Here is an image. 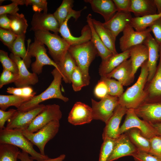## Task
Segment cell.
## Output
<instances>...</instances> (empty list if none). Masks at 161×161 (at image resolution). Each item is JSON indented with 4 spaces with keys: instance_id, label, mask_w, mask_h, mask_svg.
<instances>
[{
    "instance_id": "6da1fadb",
    "label": "cell",
    "mask_w": 161,
    "mask_h": 161,
    "mask_svg": "<svg viewBox=\"0 0 161 161\" xmlns=\"http://www.w3.org/2000/svg\"><path fill=\"white\" fill-rule=\"evenodd\" d=\"M147 61L141 65L140 74L136 82L119 98V104L127 109H135L145 100V89L149 74Z\"/></svg>"
},
{
    "instance_id": "7a4b0ae2",
    "label": "cell",
    "mask_w": 161,
    "mask_h": 161,
    "mask_svg": "<svg viewBox=\"0 0 161 161\" xmlns=\"http://www.w3.org/2000/svg\"><path fill=\"white\" fill-rule=\"evenodd\" d=\"M75 60L77 66L81 71L86 86L90 83L89 69L97 52L91 41L82 44L70 45L68 50Z\"/></svg>"
},
{
    "instance_id": "3957f363",
    "label": "cell",
    "mask_w": 161,
    "mask_h": 161,
    "mask_svg": "<svg viewBox=\"0 0 161 161\" xmlns=\"http://www.w3.org/2000/svg\"><path fill=\"white\" fill-rule=\"evenodd\" d=\"M53 79L49 86L40 94L34 96L30 100L22 104L18 109V111L25 112L32 109L46 100L53 98L62 100L65 102L69 99L63 95L60 86L62 76L60 72L55 68L51 72Z\"/></svg>"
},
{
    "instance_id": "277c9868",
    "label": "cell",
    "mask_w": 161,
    "mask_h": 161,
    "mask_svg": "<svg viewBox=\"0 0 161 161\" xmlns=\"http://www.w3.org/2000/svg\"><path fill=\"white\" fill-rule=\"evenodd\" d=\"M7 143L21 148L31 155L37 161H43L47 159V155H43L33 148V145L24 135L21 129H7L5 127L0 129V144Z\"/></svg>"
},
{
    "instance_id": "5b68a950",
    "label": "cell",
    "mask_w": 161,
    "mask_h": 161,
    "mask_svg": "<svg viewBox=\"0 0 161 161\" xmlns=\"http://www.w3.org/2000/svg\"><path fill=\"white\" fill-rule=\"evenodd\" d=\"M35 37L46 45L49 53L57 64L62 60L68 52L69 44L58 34H52L49 31L38 30L34 31Z\"/></svg>"
},
{
    "instance_id": "8992f818",
    "label": "cell",
    "mask_w": 161,
    "mask_h": 161,
    "mask_svg": "<svg viewBox=\"0 0 161 161\" xmlns=\"http://www.w3.org/2000/svg\"><path fill=\"white\" fill-rule=\"evenodd\" d=\"M60 127L59 120L52 121L36 132H30L23 130L24 136L39 149L40 153L46 155L44 148L46 144L53 138L58 131Z\"/></svg>"
},
{
    "instance_id": "52a82bcc",
    "label": "cell",
    "mask_w": 161,
    "mask_h": 161,
    "mask_svg": "<svg viewBox=\"0 0 161 161\" xmlns=\"http://www.w3.org/2000/svg\"><path fill=\"white\" fill-rule=\"evenodd\" d=\"M28 41L27 52L31 57H35V61L31 65L33 73L37 75L42 72L43 68L46 65L52 66L59 71L58 66L54 61L48 56L44 44L39 41L34 37V41L30 44Z\"/></svg>"
},
{
    "instance_id": "ba28073f",
    "label": "cell",
    "mask_w": 161,
    "mask_h": 161,
    "mask_svg": "<svg viewBox=\"0 0 161 161\" xmlns=\"http://www.w3.org/2000/svg\"><path fill=\"white\" fill-rule=\"evenodd\" d=\"M126 115L124 122L120 128L119 136L133 128L139 130L142 134L148 139L158 135L151 124L140 119L136 114L134 109H128Z\"/></svg>"
},
{
    "instance_id": "9c48e42d",
    "label": "cell",
    "mask_w": 161,
    "mask_h": 161,
    "mask_svg": "<svg viewBox=\"0 0 161 161\" xmlns=\"http://www.w3.org/2000/svg\"><path fill=\"white\" fill-rule=\"evenodd\" d=\"M93 119L99 120L105 124L119 104V98L107 95L99 101L91 99Z\"/></svg>"
},
{
    "instance_id": "30bf717a",
    "label": "cell",
    "mask_w": 161,
    "mask_h": 161,
    "mask_svg": "<svg viewBox=\"0 0 161 161\" xmlns=\"http://www.w3.org/2000/svg\"><path fill=\"white\" fill-rule=\"evenodd\" d=\"M82 10H75L60 26L59 32L60 33L62 37L70 45H79L90 41L91 39V30L88 24L83 27L81 31V35L79 37H74L71 34L67 25L68 21L71 17H73L75 21L77 20L80 16Z\"/></svg>"
},
{
    "instance_id": "8fae6325",
    "label": "cell",
    "mask_w": 161,
    "mask_h": 161,
    "mask_svg": "<svg viewBox=\"0 0 161 161\" xmlns=\"http://www.w3.org/2000/svg\"><path fill=\"white\" fill-rule=\"evenodd\" d=\"M62 117L59 105L55 104L46 105L44 109L33 120L26 129L34 133L37 131L51 121L59 120Z\"/></svg>"
},
{
    "instance_id": "7c38bea8",
    "label": "cell",
    "mask_w": 161,
    "mask_h": 161,
    "mask_svg": "<svg viewBox=\"0 0 161 161\" xmlns=\"http://www.w3.org/2000/svg\"><path fill=\"white\" fill-rule=\"evenodd\" d=\"M46 105L41 104L29 111L22 112L18 111L7 121L5 128L7 129L26 130L35 117L45 109Z\"/></svg>"
},
{
    "instance_id": "4fadbf2b",
    "label": "cell",
    "mask_w": 161,
    "mask_h": 161,
    "mask_svg": "<svg viewBox=\"0 0 161 161\" xmlns=\"http://www.w3.org/2000/svg\"><path fill=\"white\" fill-rule=\"evenodd\" d=\"M151 32L150 28L142 31H137L130 24L123 31V35L119 39L120 48L122 52L129 50L136 45L143 44Z\"/></svg>"
},
{
    "instance_id": "5bb4252c",
    "label": "cell",
    "mask_w": 161,
    "mask_h": 161,
    "mask_svg": "<svg viewBox=\"0 0 161 161\" xmlns=\"http://www.w3.org/2000/svg\"><path fill=\"white\" fill-rule=\"evenodd\" d=\"M134 110L139 117L151 124L161 122V99L145 101Z\"/></svg>"
},
{
    "instance_id": "9a60e30c",
    "label": "cell",
    "mask_w": 161,
    "mask_h": 161,
    "mask_svg": "<svg viewBox=\"0 0 161 161\" xmlns=\"http://www.w3.org/2000/svg\"><path fill=\"white\" fill-rule=\"evenodd\" d=\"M31 30L51 31L58 34L60 27L59 24L53 14L35 12L31 21Z\"/></svg>"
},
{
    "instance_id": "2e32d148",
    "label": "cell",
    "mask_w": 161,
    "mask_h": 161,
    "mask_svg": "<svg viewBox=\"0 0 161 161\" xmlns=\"http://www.w3.org/2000/svg\"><path fill=\"white\" fill-rule=\"evenodd\" d=\"M128 109L119 104L117 106L112 115L106 123L102 134L103 140L106 138L116 139L118 138L120 124Z\"/></svg>"
},
{
    "instance_id": "e0dca14e",
    "label": "cell",
    "mask_w": 161,
    "mask_h": 161,
    "mask_svg": "<svg viewBox=\"0 0 161 161\" xmlns=\"http://www.w3.org/2000/svg\"><path fill=\"white\" fill-rule=\"evenodd\" d=\"M93 120L92 107L80 102L74 104L68 117V122L75 126L89 123Z\"/></svg>"
},
{
    "instance_id": "ac0fdd59",
    "label": "cell",
    "mask_w": 161,
    "mask_h": 161,
    "mask_svg": "<svg viewBox=\"0 0 161 161\" xmlns=\"http://www.w3.org/2000/svg\"><path fill=\"white\" fill-rule=\"evenodd\" d=\"M138 151L124 133L116 139L113 151L107 161H113L125 156H132Z\"/></svg>"
},
{
    "instance_id": "d6986e66",
    "label": "cell",
    "mask_w": 161,
    "mask_h": 161,
    "mask_svg": "<svg viewBox=\"0 0 161 161\" xmlns=\"http://www.w3.org/2000/svg\"><path fill=\"white\" fill-rule=\"evenodd\" d=\"M9 57L16 63L18 68V78L14 83L16 87L21 88L34 85L38 83V79L37 75L28 71L21 58L15 56L12 53L10 54Z\"/></svg>"
},
{
    "instance_id": "ffe728a7",
    "label": "cell",
    "mask_w": 161,
    "mask_h": 161,
    "mask_svg": "<svg viewBox=\"0 0 161 161\" xmlns=\"http://www.w3.org/2000/svg\"><path fill=\"white\" fill-rule=\"evenodd\" d=\"M132 18L130 12L117 11L109 21L103 24L116 38L126 26L130 24Z\"/></svg>"
},
{
    "instance_id": "44dd1931",
    "label": "cell",
    "mask_w": 161,
    "mask_h": 161,
    "mask_svg": "<svg viewBox=\"0 0 161 161\" xmlns=\"http://www.w3.org/2000/svg\"><path fill=\"white\" fill-rule=\"evenodd\" d=\"M148 49V57L147 66L149 74L147 82L153 78L157 68V62L160 57V46L150 33L144 43Z\"/></svg>"
},
{
    "instance_id": "7402d4cb",
    "label": "cell",
    "mask_w": 161,
    "mask_h": 161,
    "mask_svg": "<svg viewBox=\"0 0 161 161\" xmlns=\"http://www.w3.org/2000/svg\"><path fill=\"white\" fill-rule=\"evenodd\" d=\"M159 54V62L155 73L151 80L147 82L145 86L144 101L161 99V46H160Z\"/></svg>"
},
{
    "instance_id": "603a6c76",
    "label": "cell",
    "mask_w": 161,
    "mask_h": 161,
    "mask_svg": "<svg viewBox=\"0 0 161 161\" xmlns=\"http://www.w3.org/2000/svg\"><path fill=\"white\" fill-rule=\"evenodd\" d=\"M132 66L131 59H127L120 64L112 72L105 76L114 78L123 86H128L134 81Z\"/></svg>"
},
{
    "instance_id": "cb8c5ba5",
    "label": "cell",
    "mask_w": 161,
    "mask_h": 161,
    "mask_svg": "<svg viewBox=\"0 0 161 161\" xmlns=\"http://www.w3.org/2000/svg\"><path fill=\"white\" fill-rule=\"evenodd\" d=\"M85 2L90 4L93 11L100 14L105 22L109 21L117 11L115 4L112 0H87Z\"/></svg>"
},
{
    "instance_id": "d4e9b609",
    "label": "cell",
    "mask_w": 161,
    "mask_h": 161,
    "mask_svg": "<svg viewBox=\"0 0 161 161\" xmlns=\"http://www.w3.org/2000/svg\"><path fill=\"white\" fill-rule=\"evenodd\" d=\"M130 57V52L129 50L113 55L106 59L102 61L99 69L100 75L101 77L106 76Z\"/></svg>"
},
{
    "instance_id": "484cf974",
    "label": "cell",
    "mask_w": 161,
    "mask_h": 161,
    "mask_svg": "<svg viewBox=\"0 0 161 161\" xmlns=\"http://www.w3.org/2000/svg\"><path fill=\"white\" fill-rule=\"evenodd\" d=\"M94 28L103 43L113 55L118 53L116 49L115 38L112 32L104 26L103 23L92 18Z\"/></svg>"
},
{
    "instance_id": "4316f807",
    "label": "cell",
    "mask_w": 161,
    "mask_h": 161,
    "mask_svg": "<svg viewBox=\"0 0 161 161\" xmlns=\"http://www.w3.org/2000/svg\"><path fill=\"white\" fill-rule=\"evenodd\" d=\"M135 17H141L157 14L154 0H131L130 10Z\"/></svg>"
},
{
    "instance_id": "83f0119b",
    "label": "cell",
    "mask_w": 161,
    "mask_h": 161,
    "mask_svg": "<svg viewBox=\"0 0 161 161\" xmlns=\"http://www.w3.org/2000/svg\"><path fill=\"white\" fill-rule=\"evenodd\" d=\"M129 50L133 69L132 75L134 77L138 68L148 60V49L146 45L141 44L132 47Z\"/></svg>"
},
{
    "instance_id": "f1b7e54d",
    "label": "cell",
    "mask_w": 161,
    "mask_h": 161,
    "mask_svg": "<svg viewBox=\"0 0 161 161\" xmlns=\"http://www.w3.org/2000/svg\"><path fill=\"white\" fill-rule=\"evenodd\" d=\"M92 18L91 14H89L86 17L87 24L90 28L91 32L90 41L96 49L97 54L101 57L102 61H103L113 54L105 45L95 30L92 23Z\"/></svg>"
},
{
    "instance_id": "f546056e",
    "label": "cell",
    "mask_w": 161,
    "mask_h": 161,
    "mask_svg": "<svg viewBox=\"0 0 161 161\" xmlns=\"http://www.w3.org/2000/svg\"><path fill=\"white\" fill-rule=\"evenodd\" d=\"M125 133L138 151L149 152L150 147L149 139L144 136L139 130L131 128Z\"/></svg>"
},
{
    "instance_id": "4dcf8cb0",
    "label": "cell",
    "mask_w": 161,
    "mask_h": 161,
    "mask_svg": "<svg viewBox=\"0 0 161 161\" xmlns=\"http://www.w3.org/2000/svg\"><path fill=\"white\" fill-rule=\"evenodd\" d=\"M25 35L17 36L12 47L9 50L14 55L21 58L28 68L30 67L31 63V57L28 55L25 48Z\"/></svg>"
},
{
    "instance_id": "1f68e13d",
    "label": "cell",
    "mask_w": 161,
    "mask_h": 161,
    "mask_svg": "<svg viewBox=\"0 0 161 161\" xmlns=\"http://www.w3.org/2000/svg\"><path fill=\"white\" fill-rule=\"evenodd\" d=\"M57 65L62 76V80L66 83H71L72 75L77 66L75 60L68 52Z\"/></svg>"
},
{
    "instance_id": "d6a6232c",
    "label": "cell",
    "mask_w": 161,
    "mask_h": 161,
    "mask_svg": "<svg viewBox=\"0 0 161 161\" xmlns=\"http://www.w3.org/2000/svg\"><path fill=\"white\" fill-rule=\"evenodd\" d=\"M7 16L10 21V30L17 36L25 35L28 25L24 15L17 13Z\"/></svg>"
},
{
    "instance_id": "836d02e7",
    "label": "cell",
    "mask_w": 161,
    "mask_h": 161,
    "mask_svg": "<svg viewBox=\"0 0 161 161\" xmlns=\"http://www.w3.org/2000/svg\"><path fill=\"white\" fill-rule=\"evenodd\" d=\"M161 17V13H157L143 17H132L130 25L136 31H142L147 29Z\"/></svg>"
},
{
    "instance_id": "e575fe53",
    "label": "cell",
    "mask_w": 161,
    "mask_h": 161,
    "mask_svg": "<svg viewBox=\"0 0 161 161\" xmlns=\"http://www.w3.org/2000/svg\"><path fill=\"white\" fill-rule=\"evenodd\" d=\"M33 97H25L13 95H0V109L5 111L7 108L11 106H14L18 109L22 104L30 100Z\"/></svg>"
},
{
    "instance_id": "d590c367",
    "label": "cell",
    "mask_w": 161,
    "mask_h": 161,
    "mask_svg": "<svg viewBox=\"0 0 161 161\" xmlns=\"http://www.w3.org/2000/svg\"><path fill=\"white\" fill-rule=\"evenodd\" d=\"M74 1L73 0H63L61 5L53 13L60 26L75 11L72 9Z\"/></svg>"
},
{
    "instance_id": "8d00e7d4",
    "label": "cell",
    "mask_w": 161,
    "mask_h": 161,
    "mask_svg": "<svg viewBox=\"0 0 161 161\" xmlns=\"http://www.w3.org/2000/svg\"><path fill=\"white\" fill-rule=\"evenodd\" d=\"M20 151L18 147L13 145L0 144V161H17Z\"/></svg>"
},
{
    "instance_id": "74e56055",
    "label": "cell",
    "mask_w": 161,
    "mask_h": 161,
    "mask_svg": "<svg viewBox=\"0 0 161 161\" xmlns=\"http://www.w3.org/2000/svg\"><path fill=\"white\" fill-rule=\"evenodd\" d=\"M101 77L100 79L104 81L107 86L108 95L120 97L124 92L122 85L118 81L112 78L105 76Z\"/></svg>"
},
{
    "instance_id": "f35d334b",
    "label": "cell",
    "mask_w": 161,
    "mask_h": 161,
    "mask_svg": "<svg viewBox=\"0 0 161 161\" xmlns=\"http://www.w3.org/2000/svg\"><path fill=\"white\" fill-rule=\"evenodd\" d=\"M116 139L106 138L103 140L99 161H107L112 154Z\"/></svg>"
},
{
    "instance_id": "ab89813d",
    "label": "cell",
    "mask_w": 161,
    "mask_h": 161,
    "mask_svg": "<svg viewBox=\"0 0 161 161\" xmlns=\"http://www.w3.org/2000/svg\"><path fill=\"white\" fill-rule=\"evenodd\" d=\"M0 61L3 69L18 74V69L16 63L8 56L7 52L2 50H0Z\"/></svg>"
},
{
    "instance_id": "60d3db41",
    "label": "cell",
    "mask_w": 161,
    "mask_h": 161,
    "mask_svg": "<svg viewBox=\"0 0 161 161\" xmlns=\"http://www.w3.org/2000/svg\"><path fill=\"white\" fill-rule=\"evenodd\" d=\"M19 5L25 4L27 6H32V10L35 12L40 13L43 11L45 13H47V2L46 0H16Z\"/></svg>"
},
{
    "instance_id": "b9f144b4",
    "label": "cell",
    "mask_w": 161,
    "mask_h": 161,
    "mask_svg": "<svg viewBox=\"0 0 161 161\" xmlns=\"http://www.w3.org/2000/svg\"><path fill=\"white\" fill-rule=\"evenodd\" d=\"M6 92L13 95L28 97H33L36 94L30 86L21 88L9 87L7 89Z\"/></svg>"
},
{
    "instance_id": "7bdbcfd3",
    "label": "cell",
    "mask_w": 161,
    "mask_h": 161,
    "mask_svg": "<svg viewBox=\"0 0 161 161\" xmlns=\"http://www.w3.org/2000/svg\"><path fill=\"white\" fill-rule=\"evenodd\" d=\"M71 83L73 90L75 92L80 91L82 87L86 86L82 73L77 66L72 75Z\"/></svg>"
},
{
    "instance_id": "ee69618b",
    "label": "cell",
    "mask_w": 161,
    "mask_h": 161,
    "mask_svg": "<svg viewBox=\"0 0 161 161\" xmlns=\"http://www.w3.org/2000/svg\"><path fill=\"white\" fill-rule=\"evenodd\" d=\"M17 35L10 30L0 28V39L9 49L16 38Z\"/></svg>"
},
{
    "instance_id": "f6af8a7d",
    "label": "cell",
    "mask_w": 161,
    "mask_h": 161,
    "mask_svg": "<svg viewBox=\"0 0 161 161\" xmlns=\"http://www.w3.org/2000/svg\"><path fill=\"white\" fill-rule=\"evenodd\" d=\"M149 140L150 147L148 153L161 159V136L156 135Z\"/></svg>"
},
{
    "instance_id": "bcb514c9",
    "label": "cell",
    "mask_w": 161,
    "mask_h": 161,
    "mask_svg": "<svg viewBox=\"0 0 161 161\" xmlns=\"http://www.w3.org/2000/svg\"><path fill=\"white\" fill-rule=\"evenodd\" d=\"M18 78V74H15L3 69L0 77V88H1L5 85L14 83Z\"/></svg>"
},
{
    "instance_id": "7dc6e473",
    "label": "cell",
    "mask_w": 161,
    "mask_h": 161,
    "mask_svg": "<svg viewBox=\"0 0 161 161\" xmlns=\"http://www.w3.org/2000/svg\"><path fill=\"white\" fill-rule=\"evenodd\" d=\"M12 3L10 4L0 6V15L9 14L12 15L18 13L19 10V5L16 0H11Z\"/></svg>"
},
{
    "instance_id": "c3c4849f",
    "label": "cell",
    "mask_w": 161,
    "mask_h": 161,
    "mask_svg": "<svg viewBox=\"0 0 161 161\" xmlns=\"http://www.w3.org/2000/svg\"><path fill=\"white\" fill-rule=\"evenodd\" d=\"M149 27L152 32L157 43L160 46H161V17L155 21Z\"/></svg>"
},
{
    "instance_id": "681fc988",
    "label": "cell",
    "mask_w": 161,
    "mask_h": 161,
    "mask_svg": "<svg viewBox=\"0 0 161 161\" xmlns=\"http://www.w3.org/2000/svg\"><path fill=\"white\" fill-rule=\"evenodd\" d=\"M132 156L136 161H161V159L154 155L139 151Z\"/></svg>"
},
{
    "instance_id": "f907efd6",
    "label": "cell",
    "mask_w": 161,
    "mask_h": 161,
    "mask_svg": "<svg viewBox=\"0 0 161 161\" xmlns=\"http://www.w3.org/2000/svg\"><path fill=\"white\" fill-rule=\"evenodd\" d=\"M94 93L96 97L100 99L108 95L107 86L103 80L100 79L98 82L95 87Z\"/></svg>"
},
{
    "instance_id": "816d5d0a",
    "label": "cell",
    "mask_w": 161,
    "mask_h": 161,
    "mask_svg": "<svg viewBox=\"0 0 161 161\" xmlns=\"http://www.w3.org/2000/svg\"><path fill=\"white\" fill-rule=\"evenodd\" d=\"M17 109H10L7 111L0 109V129L5 127L4 125L6 121H8L13 117Z\"/></svg>"
},
{
    "instance_id": "f5cc1de1",
    "label": "cell",
    "mask_w": 161,
    "mask_h": 161,
    "mask_svg": "<svg viewBox=\"0 0 161 161\" xmlns=\"http://www.w3.org/2000/svg\"><path fill=\"white\" fill-rule=\"evenodd\" d=\"M117 11L130 12L131 0H113Z\"/></svg>"
},
{
    "instance_id": "db71d44e",
    "label": "cell",
    "mask_w": 161,
    "mask_h": 161,
    "mask_svg": "<svg viewBox=\"0 0 161 161\" xmlns=\"http://www.w3.org/2000/svg\"><path fill=\"white\" fill-rule=\"evenodd\" d=\"M10 21L7 14H3L0 15V28L10 30Z\"/></svg>"
},
{
    "instance_id": "11a10c76",
    "label": "cell",
    "mask_w": 161,
    "mask_h": 161,
    "mask_svg": "<svg viewBox=\"0 0 161 161\" xmlns=\"http://www.w3.org/2000/svg\"><path fill=\"white\" fill-rule=\"evenodd\" d=\"M26 152L22 151H20L18 158L21 161H34V160Z\"/></svg>"
},
{
    "instance_id": "9f6ffc18",
    "label": "cell",
    "mask_w": 161,
    "mask_h": 161,
    "mask_svg": "<svg viewBox=\"0 0 161 161\" xmlns=\"http://www.w3.org/2000/svg\"><path fill=\"white\" fill-rule=\"evenodd\" d=\"M158 135L161 136V122L151 124Z\"/></svg>"
},
{
    "instance_id": "6f0895ef",
    "label": "cell",
    "mask_w": 161,
    "mask_h": 161,
    "mask_svg": "<svg viewBox=\"0 0 161 161\" xmlns=\"http://www.w3.org/2000/svg\"><path fill=\"white\" fill-rule=\"evenodd\" d=\"M65 154H62L55 158H48L43 161H63L65 159Z\"/></svg>"
},
{
    "instance_id": "680465c9",
    "label": "cell",
    "mask_w": 161,
    "mask_h": 161,
    "mask_svg": "<svg viewBox=\"0 0 161 161\" xmlns=\"http://www.w3.org/2000/svg\"><path fill=\"white\" fill-rule=\"evenodd\" d=\"M157 8V13H161V0H154Z\"/></svg>"
}]
</instances>
